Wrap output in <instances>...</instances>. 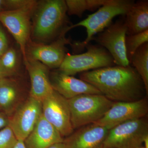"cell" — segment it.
Returning a JSON list of instances; mask_svg holds the SVG:
<instances>
[{
    "label": "cell",
    "mask_w": 148,
    "mask_h": 148,
    "mask_svg": "<svg viewBox=\"0 0 148 148\" xmlns=\"http://www.w3.org/2000/svg\"><path fill=\"white\" fill-rule=\"evenodd\" d=\"M80 79L92 85L102 95L113 102H130L142 98L145 86L136 70L113 66L84 72Z\"/></svg>",
    "instance_id": "cell-1"
},
{
    "label": "cell",
    "mask_w": 148,
    "mask_h": 148,
    "mask_svg": "<svg viewBox=\"0 0 148 148\" xmlns=\"http://www.w3.org/2000/svg\"><path fill=\"white\" fill-rule=\"evenodd\" d=\"M35 9L33 36L39 40L50 39L60 36L66 28L67 7L64 0L44 1Z\"/></svg>",
    "instance_id": "cell-2"
},
{
    "label": "cell",
    "mask_w": 148,
    "mask_h": 148,
    "mask_svg": "<svg viewBox=\"0 0 148 148\" xmlns=\"http://www.w3.org/2000/svg\"><path fill=\"white\" fill-rule=\"evenodd\" d=\"M134 1L109 0L107 3L98 8L94 13L77 24L67 28L69 30L76 27H82L86 29L87 37L81 42L72 45L75 49H83L89 44L95 34L103 32L111 24L113 19L119 15H125Z\"/></svg>",
    "instance_id": "cell-3"
},
{
    "label": "cell",
    "mask_w": 148,
    "mask_h": 148,
    "mask_svg": "<svg viewBox=\"0 0 148 148\" xmlns=\"http://www.w3.org/2000/svg\"><path fill=\"white\" fill-rule=\"evenodd\" d=\"M68 101L74 130L101 119L114 102L102 94H82Z\"/></svg>",
    "instance_id": "cell-4"
},
{
    "label": "cell",
    "mask_w": 148,
    "mask_h": 148,
    "mask_svg": "<svg viewBox=\"0 0 148 148\" xmlns=\"http://www.w3.org/2000/svg\"><path fill=\"white\" fill-rule=\"evenodd\" d=\"M85 47L87 51L85 53L74 55L66 54L58 71L73 76L81 72L115 65L110 53L101 46L88 44Z\"/></svg>",
    "instance_id": "cell-5"
},
{
    "label": "cell",
    "mask_w": 148,
    "mask_h": 148,
    "mask_svg": "<svg viewBox=\"0 0 148 148\" xmlns=\"http://www.w3.org/2000/svg\"><path fill=\"white\" fill-rule=\"evenodd\" d=\"M148 137L146 118L132 120L109 130L103 148H138Z\"/></svg>",
    "instance_id": "cell-6"
},
{
    "label": "cell",
    "mask_w": 148,
    "mask_h": 148,
    "mask_svg": "<svg viewBox=\"0 0 148 148\" xmlns=\"http://www.w3.org/2000/svg\"><path fill=\"white\" fill-rule=\"evenodd\" d=\"M37 5L0 12V21L10 32L19 45L24 61L26 48L31 33V17Z\"/></svg>",
    "instance_id": "cell-7"
},
{
    "label": "cell",
    "mask_w": 148,
    "mask_h": 148,
    "mask_svg": "<svg viewBox=\"0 0 148 148\" xmlns=\"http://www.w3.org/2000/svg\"><path fill=\"white\" fill-rule=\"evenodd\" d=\"M44 118L58 130L62 137L73 132L68 100L53 90L42 102Z\"/></svg>",
    "instance_id": "cell-8"
},
{
    "label": "cell",
    "mask_w": 148,
    "mask_h": 148,
    "mask_svg": "<svg viewBox=\"0 0 148 148\" xmlns=\"http://www.w3.org/2000/svg\"><path fill=\"white\" fill-rule=\"evenodd\" d=\"M127 31L125 20H118L92 38L108 51L117 66L127 67L130 65L125 47Z\"/></svg>",
    "instance_id": "cell-9"
},
{
    "label": "cell",
    "mask_w": 148,
    "mask_h": 148,
    "mask_svg": "<svg viewBox=\"0 0 148 148\" xmlns=\"http://www.w3.org/2000/svg\"><path fill=\"white\" fill-rule=\"evenodd\" d=\"M148 112L146 98L130 102H114L105 115L93 124L110 130L125 122L145 117Z\"/></svg>",
    "instance_id": "cell-10"
},
{
    "label": "cell",
    "mask_w": 148,
    "mask_h": 148,
    "mask_svg": "<svg viewBox=\"0 0 148 148\" xmlns=\"http://www.w3.org/2000/svg\"><path fill=\"white\" fill-rule=\"evenodd\" d=\"M42 114V102L29 97L9 117V126L18 140L24 141Z\"/></svg>",
    "instance_id": "cell-11"
},
{
    "label": "cell",
    "mask_w": 148,
    "mask_h": 148,
    "mask_svg": "<svg viewBox=\"0 0 148 148\" xmlns=\"http://www.w3.org/2000/svg\"><path fill=\"white\" fill-rule=\"evenodd\" d=\"M66 30L61 33L58 38L50 45L34 44L29 49L28 59L40 62L48 68L59 69L66 55V45L71 44L66 38Z\"/></svg>",
    "instance_id": "cell-12"
},
{
    "label": "cell",
    "mask_w": 148,
    "mask_h": 148,
    "mask_svg": "<svg viewBox=\"0 0 148 148\" xmlns=\"http://www.w3.org/2000/svg\"><path fill=\"white\" fill-rule=\"evenodd\" d=\"M108 132L94 124L84 126L64 139V148H103Z\"/></svg>",
    "instance_id": "cell-13"
},
{
    "label": "cell",
    "mask_w": 148,
    "mask_h": 148,
    "mask_svg": "<svg viewBox=\"0 0 148 148\" xmlns=\"http://www.w3.org/2000/svg\"><path fill=\"white\" fill-rule=\"evenodd\" d=\"M51 80L53 90L67 100L82 94H102L90 84L59 71L52 74Z\"/></svg>",
    "instance_id": "cell-14"
},
{
    "label": "cell",
    "mask_w": 148,
    "mask_h": 148,
    "mask_svg": "<svg viewBox=\"0 0 148 148\" xmlns=\"http://www.w3.org/2000/svg\"><path fill=\"white\" fill-rule=\"evenodd\" d=\"M31 81L29 97L42 102L53 92L48 68L39 61L28 59L24 61Z\"/></svg>",
    "instance_id": "cell-15"
},
{
    "label": "cell",
    "mask_w": 148,
    "mask_h": 148,
    "mask_svg": "<svg viewBox=\"0 0 148 148\" xmlns=\"http://www.w3.org/2000/svg\"><path fill=\"white\" fill-rule=\"evenodd\" d=\"M64 139L58 130L41 116L34 129L24 140L26 148H48Z\"/></svg>",
    "instance_id": "cell-16"
},
{
    "label": "cell",
    "mask_w": 148,
    "mask_h": 148,
    "mask_svg": "<svg viewBox=\"0 0 148 148\" xmlns=\"http://www.w3.org/2000/svg\"><path fill=\"white\" fill-rule=\"evenodd\" d=\"M21 89L10 77L0 79V111L10 116L21 104Z\"/></svg>",
    "instance_id": "cell-17"
},
{
    "label": "cell",
    "mask_w": 148,
    "mask_h": 148,
    "mask_svg": "<svg viewBox=\"0 0 148 148\" xmlns=\"http://www.w3.org/2000/svg\"><path fill=\"white\" fill-rule=\"evenodd\" d=\"M125 15L127 36L136 34L148 30V1L134 2Z\"/></svg>",
    "instance_id": "cell-18"
},
{
    "label": "cell",
    "mask_w": 148,
    "mask_h": 148,
    "mask_svg": "<svg viewBox=\"0 0 148 148\" xmlns=\"http://www.w3.org/2000/svg\"><path fill=\"white\" fill-rule=\"evenodd\" d=\"M130 64L140 75L145 86L146 94L148 93V42L136 51L132 56Z\"/></svg>",
    "instance_id": "cell-19"
},
{
    "label": "cell",
    "mask_w": 148,
    "mask_h": 148,
    "mask_svg": "<svg viewBox=\"0 0 148 148\" xmlns=\"http://www.w3.org/2000/svg\"><path fill=\"white\" fill-rule=\"evenodd\" d=\"M19 66V58L16 50L12 48L8 49L0 57V79L14 75Z\"/></svg>",
    "instance_id": "cell-20"
},
{
    "label": "cell",
    "mask_w": 148,
    "mask_h": 148,
    "mask_svg": "<svg viewBox=\"0 0 148 148\" xmlns=\"http://www.w3.org/2000/svg\"><path fill=\"white\" fill-rule=\"evenodd\" d=\"M109 0H66L67 13L81 17L86 10L93 11L107 3Z\"/></svg>",
    "instance_id": "cell-21"
},
{
    "label": "cell",
    "mask_w": 148,
    "mask_h": 148,
    "mask_svg": "<svg viewBox=\"0 0 148 148\" xmlns=\"http://www.w3.org/2000/svg\"><path fill=\"white\" fill-rule=\"evenodd\" d=\"M147 42H148V30L136 34L126 36L125 47L130 64L131 58L136 51Z\"/></svg>",
    "instance_id": "cell-22"
},
{
    "label": "cell",
    "mask_w": 148,
    "mask_h": 148,
    "mask_svg": "<svg viewBox=\"0 0 148 148\" xmlns=\"http://www.w3.org/2000/svg\"><path fill=\"white\" fill-rule=\"evenodd\" d=\"M17 141L16 136L9 125L0 130V148H13Z\"/></svg>",
    "instance_id": "cell-23"
},
{
    "label": "cell",
    "mask_w": 148,
    "mask_h": 148,
    "mask_svg": "<svg viewBox=\"0 0 148 148\" xmlns=\"http://www.w3.org/2000/svg\"><path fill=\"white\" fill-rule=\"evenodd\" d=\"M8 40L5 34L0 26V57L8 49Z\"/></svg>",
    "instance_id": "cell-24"
},
{
    "label": "cell",
    "mask_w": 148,
    "mask_h": 148,
    "mask_svg": "<svg viewBox=\"0 0 148 148\" xmlns=\"http://www.w3.org/2000/svg\"><path fill=\"white\" fill-rule=\"evenodd\" d=\"M9 123V116L0 111V129L8 126Z\"/></svg>",
    "instance_id": "cell-25"
},
{
    "label": "cell",
    "mask_w": 148,
    "mask_h": 148,
    "mask_svg": "<svg viewBox=\"0 0 148 148\" xmlns=\"http://www.w3.org/2000/svg\"><path fill=\"white\" fill-rule=\"evenodd\" d=\"M4 8H7V10H9L7 0V1L0 0V12L3 11V10Z\"/></svg>",
    "instance_id": "cell-26"
},
{
    "label": "cell",
    "mask_w": 148,
    "mask_h": 148,
    "mask_svg": "<svg viewBox=\"0 0 148 148\" xmlns=\"http://www.w3.org/2000/svg\"><path fill=\"white\" fill-rule=\"evenodd\" d=\"M13 148H26L24 145V141L18 140L16 145L14 146Z\"/></svg>",
    "instance_id": "cell-27"
},
{
    "label": "cell",
    "mask_w": 148,
    "mask_h": 148,
    "mask_svg": "<svg viewBox=\"0 0 148 148\" xmlns=\"http://www.w3.org/2000/svg\"><path fill=\"white\" fill-rule=\"evenodd\" d=\"M48 148H64V143H62L54 144Z\"/></svg>",
    "instance_id": "cell-28"
},
{
    "label": "cell",
    "mask_w": 148,
    "mask_h": 148,
    "mask_svg": "<svg viewBox=\"0 0 148 148\" xmlns=\"http://www.w3.org/2000/svg\"><path fill=\"white\" fill-rule=\"evenodd\" d=\"M138 148H146L145 147H139Z\"/></svg>",
    "instance_id": "cell-29"
}]
</instances>
